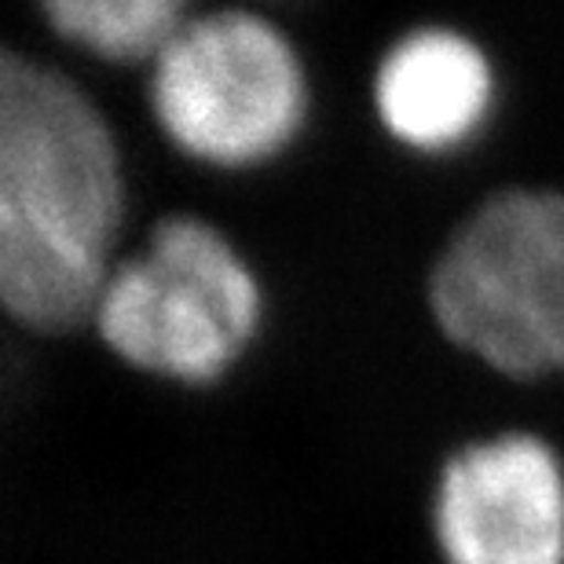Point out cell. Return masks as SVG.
Segmentation results:
<instances>
[{"instance_id": "obj_1", "label": "cell", "mask_w": 564, "mask_h": 564, "mask_svg": "<svg viewBox=\"0 0 564 564\" xmlns=\"http://www.w3.org/2000/svg\"><path fill=\"white\" fill-rule=\"evenodd\" d=\"M126 187L104 115L0 44V304L44 334L96 319Z\"/></svg>"}, {"instance_id": "obj_2", "label": "cell", "mask_w": 564, "mask_h": 564, "mask_svg": "<svg viewBox=\"0 0 564 564\" xmlns=\"http://www.w3.org/2000/svg\"><path fill=\"white\" fill-rule=\"evenodd\" d=\"M425 308L484 375L564 381V187L502 184L473 202L429 264Z\"/></svg>"}, {"instance_id": "obj_3", "label": "cell", "mask_w": 564, "mask_h": 564, "mask_svg": "<svg viewBox=\"0 0 564 564\" xmlns=\"http://www.w3.org/2000/svg\"><path fill=\"white\" fill-rule=\"evenodd\" d=\"M96 323L132 367L176 381H217L261 323V286L209 224L173 217L147 250L107 275Z\"/></svg>"}, {"instance_id": "obj_4", "label": "cell", "mask_w": 564, "mask_h": 564, "mask_svg": "<svg viewBox=\"0 0 564 564\" xmlns=\"http://www.w3.org/2000/svg\"><path fill=\"white\" fill-rule=\"evenodd\" d=\"M154 118L180 151L213 165H253L304 126L308 82L290 41L261 15L187 19L151 82Z\"/></svg>"}, {"instance_id": "obj_5", "label": "cell", "mask_w": 564, "mask_h": 564, "mask_svg": "<svg viewBox=\"0 0 564 564\" xmlns=\"http://www.w3.org/2000/svg\"><path fill=\"white\" fill-rule=\"evenodd\" d=\"M429 532L440 564H564V451L532 425H495L436 466Z\"/></svg>"}, {"instance_id": "obj_6", "label": "cell", "mask_w": 564, "mask_h": 564, "mask_svg": "<svg viewBox=\"0 0 564 564\" xmlns=\"http://www.w3.org/2000/svg\"><path fill=\"white\" fill-rule=\"evenodd\" d=\"M370 96L392 143L444 162L488 140L502 110V70L473 30L422 22L389 44Z\"/></svg>"}, {"instance_id": "obj_7", "label": "cell", "mask_w": 564, "mask_h": 564, "mask_svg": "<svg viewBox=\"0 0 564 564\" xmlns=\"http://www.w3.org/2000/svg\"><path fill=\"white\" fill-rule=\"evenodd\" d=\"M44 15L59 37L115 63H158L187 26L176 0H55Z\"/></svg>"}]
</instances>
